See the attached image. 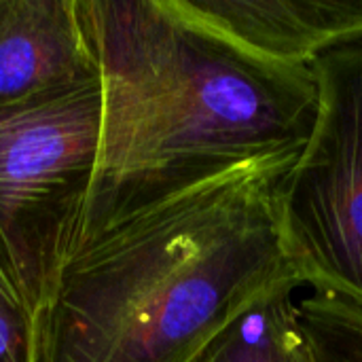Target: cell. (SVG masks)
<instances>
[{
    "mask_svg": "<svg viewBox=\"0 0 362 362\" xmlns=\"http://www.w3.org/2000/svg\"><path fill=\"white\" fill-rule=\"evenodd\" d=\"M297 161L246 165L87 223L36 312L34 362L193 361L303 274L278 208Z\"/></svg>",
    "mask_w": 362,
    "mask_h": 362,
    "instance_id": "obj_1",
    "label": "cell"
},
{
    "mask_svg": "<svg viewBox=\"0 0 362 362\" xmlns=\"http://www.w3.org/2000/svg\"><path fill=\"white\" fill-rule=\"evenodd\" d=\"M78 11L104 85L100 172L83 227L303 155L320 108L312 64L261 57L178 0H78Z\"/></svg>",
    "mask_w": 362,
    "mask_h": 362,
    "instance_id": "obj_2",
    "label": "cell"
},
{
    "mask_svg": "<svg viewBox=\"0 0 362 362\" xmlns=\"http://www.w3.org/2000/svg\"><path fill=\"white\" fill-rule=\"evenodd\" d=\"M102 132L100 74L0 106V244L34 312L87 218Z\"/></svg>",
    "mask_w": 362,
    "mask_h": 362,
    "instance_id": "obj_3",
    "label": "cell"
},
{
    "mask_svg": "<svg viewBox=\"0 0 362 362\" xmlns=\"http://www.w3.org/2000/svg\"><path fill=\"white\" fill-rule=\"evenodd\" d=\"M314 134L278 191L288 252L305 278L362 305V34L312 62Z\"/></svg>",
    "mask_w": 362,
    "mask_h": 362,
    "instance_id": "obj_4",
    "label": "cell"
},
{
    "mask_svg": "<svg viewBox=\"0 0 362 362\" xmlns=\"http://www.w3.org/2000/svg\"><path fill=\"white\" fill-rule=\"evenodd\" d=\"M98 74L78 0H0V106Z\"/></svg>",
    "mask_w": 362,
    "mask_h": 362,
    "instance_id": "obj_5",
    "label": "cell"
},
{
    "mask_svg": "<svg viewBox=\"0 0 362 362\" xmlns=\"http://www.w3.org/2000/svg\"><path fill=\"white\" fill-rule=\"evenodd\" d=\"M240 47L282 64H312L362 34V0H178Z\"/></svg>",
    "mask_w": 362,
    "mask_h": 362,
    "instance_id": "obj_6",
    "label": "cell"
},
{
    "mask_svg": "<svg viewBox=\"0 0 362 362\" xmlns=\"http://www.w3.org/2000/svg\"><path fill=\"white\" fill-rule=\"evenodd\" d=\"M303 280L295 274L269 288L191 362H316L295 308Z\"/></svg>",
    "mask_w": 362,
    "mask_h": 362,
    "instance_id": "obj_7",
    "label": "cell"
},
{
    "mask_svg": "<svg viewBox=\"0 0 362 362\" xmlns=\"http://www.w3.org/2000/svg\"><path fill=\"white\" fill-rule=\"evenodd\" d=\"M295 308L316 362H362V305L303 280Z\"/></svg>",
    "mask_w": 362,
    "mask_h": 362,
    "instance_id": "obj_8",
    "label": "cell"
},
{
    "mask_svg": "<svg viewBox=\"0 0 362 362\" xmlns=\"http://www.w3.org/2000/svg\"><path fill=\"white\" fill-rule=\"evenodd\" d=\"M36 312L0 244V362H34Z\"/></svg>",
    "mask_w": 362,
    "mask_h": 362,
    "instance_id": "obj_9",
    "label": "cell"
}]
</instances>
